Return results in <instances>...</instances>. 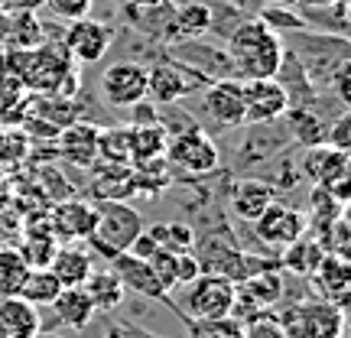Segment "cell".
I'll list each match as a JSON object with an SVG mask.
<instances>
[{
  "label": "cell",
  "instance_id": "1",
  "mask_svg": "<svg viewBox=\"0 0 351 338\" xmlns=\"http://www.w3.org/2000/svg\"><path fill=\"white\" fill-rule=\"evenodd\" d=\"M287 59V46L274 26L254 16L231 29L228 36V65L241 82L251 78H276L280 65Z\"/></svg>",
  "mask_w": 351,
  "mask_h": 338
},
{
  "label": "cell",
  "instance_id": "2",
  "mask_svg": "<svg viewBox=\"0 0 351 338\" xmlns=\"http://www.w3.org/2000/svg\"><path fill=\"white\" fill-rule=\"evenodd\" d=\"M143 215L130 208V202H98L95 205V231H91V248L101 257H117L130 248V241L143 231Z\"/></svg>",
  "mask_w": 351,
  "mask_h": 338
},
{
  "label": "cell",
  "instance_id": "3",
  "mask_svg": "<svg viewBox=\"0 0 351 338\" xmlns=\"http://www.w3.org/2000/svg\"><path fill=\"white\" fill-rule=\"evenodd\" d=\"M287 338H341L345 335V309L328 300H302L276 315Z\"/></svg>",
  "mask_w": 351,
  "mask_h": 338
},
{
  "label": "cell",
  "instance_id": "4",
  "mask_svg": "<svg viewBox=\"0 0 351 338\" xmlns=\"http://www.w3.org/2000/svg\"><path fill=\"white\" fill-rule=\"evenodd\" d=\"M166 163L182 166V169L192 176H205V173H215V169H218L221 153L215 147V140L195 124V127H186V130H179V134L169 137V143H166Z\"/></svg>",
  "mask_w": 351,
  "mask_h": 338
},
{
  "label": "cell",
  "instance_id": "5",
  "mask_svg": "<svg viewBox=\"0 0 351 338\" xmlns=\"http://www.w3.org/2000/svg\"><path fill=\"white\" fill-rule=\"evenodd\" d=\"M101 95L114 111H130L134 104L147 101V65L140 62H111L101 72Z\"/></svg>",
  "mask_w": 351,
  "mask_h": 338
},
{
  "label": "cell",
  "instance_id": "6",
  "mask_svg": "<svg viewBox=\"0 0 351 338\" xmlns=\"http://www.w3.org/2000/svg\"><path fill=\"white\" fill-rule=\"evenodd\" d=\"M186 289V309L192 319H225L234 313V283L228 276L202 270Z\"/></svg>",
  "mask_w": 351,
  "mask_h": 338
},
{
  "label": "cell",
  "instance_id": "7",
  "mask_svg": "<svg viewBox=\"0 0 351 338\" xmlns=\"http://www.w3.org/2000/svg\"><path fill=\"white\" fill-rule=\"evenodd\" d=\"M289 91L276 78H251L244 82V124L263 127L280 121L289 111Z\"/></svg>",
  "mask_w": 351,
  "mask_h": 338
},
{
  "label": "cell",
  "instance_id": "8",
  "mask_svg": "<svg viewBox=\"0 0 351 338\" xmlns=\"http://www.w3.org/2000/svg\"><path fill=\"white\" fill-rule=\"evenodd\" d=\"M202 85H205V75L179 62H160L147 69V98L153 104H176Z\"/></svg>",
  "mask_w": 351,
  "mask_h": 338
},
{
  "label": "cell",
  "instance_id": "9",
  "mask_svg": "<svg viewBox=\"0 0 351 338\" xmlns=\"http://www.w3.org/2000/svg\"><path fill=\"white\" fill-rule=\"evenodd\" d=\"M254 228H257V241L267 244V248H276V251H283L287 244L300 241L302 234H309L306 212L289 208V205H283V202H274V205L254 221Z\"/></svg>",
  "mask_w": 351,
  "mask_h": 338
},
{
  "label": "cell",
  "instance_id": "10",
  "mask_svg": "<svg viewBox=\"0 0 351 338\" xmlns=\"http://www.w3.org/2000/svg\"><path fill=\"white\" fill-rule=\"evenodd\" d=\"M111 43H114L111 26L98 23V20H91V16H82L75 23H69L65 39H62V49L69 52L72 62L91 65V62H101V59L108 56Z\"/></svg>",
  "mask_w": 351,
  "mask_h": 338
},
{
  "label": "cell",
  "instance_id": "11",
  "mask_svg": "<svg viewBox=\"0 0 351 338\" xmlns=\"http://www.w3.org/2000/svg\"><path fill=\"white\" fill-rule=\"evenodd\" d=\"M202 111L218 127H241L244 124V82L238 78H218L205 85Z\"/></svg>",
  "mask_w": 351,
  "mask_h": 338
},
{
  "label": "cell",
  "instance_id": "12",
  "mask_svg": "<svg viewBox=\"0 0 351 338\" xmlns=\"http://www.w3.org/2000/svg\"><path fill=\"white\" fill-rule=\"evenodd\" d=\"M46 221L56 241H88L95 231V205L82 199H59Z\"/></svg>",
  "mask_w": 351,
  "mask_h": 338
},
{
  "label": "cell",
  "instance_id": "13",
  "mask_svg": "<svg viewBox=\"0 0 351 338\" xmlns=\"http://www.w3.org/2000/svg\"><path fill=\"white\" fill-rule=\"evenodd\" d=\"M98 127L85 124V121H72L69 127L59 130V156L65 163L91 169L98 166Z\"/></svg>",
  "mask_w": 351,
  "mask_h": 338
},
{
  "label": "cell",
  "instance_id": "14",
  "mask_svg": "<svg viewBox=\"0 0 351 338\" xmlns=\"http://www.w3.org/2000/svg\"><path fill=\"white\" fill-rule=\"evenodd\" d=\"M313 280L319 300H328L335 306H348V289H351V263L348 257H339V254H326L322 263L315 267V274L309 276Z\"/></svg>",
  "mask_w": 351,
  "mask_h": 338
},
{
  "label": "cell",
  "instance_id": "15",
  "mask_svg": "<svg viewBox=\"0 0 351 338\" xmlns=\"http://www.w3.org/2000/svg\"><path fill=\"white\" fill-rule=\"evenodd\" d=\"M43 319L33 302L23 296H0V338H36Z\"/></svg>",
  "mask_w": 351,
  "mask_h": 338
},
{
  "label": "cell",
  "instance_id": "16",
  "mask_svg": "<svg viewBox=\"0 0 351 338\" xmlns=\"http://www.w3.org/2000/svg\"><path fill=\"white\" fill-rule=\"evenodd\" d=\"M302 173L313 179L315 186L328 189L332 182H339L348 176V153L335 150L328 143H315V147H306V156H302Z\"/></svg>",
  "mask_w": 351,
  "mask_h": 338
},
{
  "label": "cell",
  "instance_id": "17",
  "mask_svg": "<svg viewBox=\"0 0 351 338\" xmlns=\"http://www.w3.org/2000/svg\"><path fill=\"white\" fill-rule=\"evenodd\" d=\"M276 202V186L263 182V179H241L234 192H231V212L241 221H257L270 205Z\"/></svg>",
  "mask_w": 351,
  "mask_h": 338
},
{
  "label": "cell",
  "instance_id": "18",
  "mask_svg": "<svg viewBox=\"0 0 351 338\" xmlns=\"http://www.w3.org/2000/svg\"><path fill=\"white\" fill-rule=\"evenodd\" d=\"M111 261H114L111 270L117 274V280L124 283V289H134V293L150 296V300H169V296L163 293V287L156 283L153 270L143 261H134L130 254H117V257H111Z\"/></svg>",
  "mask_w": 351,
  "mask_h": 338
},
{
  "label": "cell",
  "instance_id": "19",
  "mask_svg": "<svg viewBox=\"0 0 351 338\" xmlns=\"http://www.w3.org/2000/svg\"><path fill=\"white\" fill-rule=\"evenodd\" d=\"M49 309L56 313V319L69 328H88L91 319L98 315L95 302L88 300L85 287H62V293L56 296V302H52Z\"/></svg>",
  "mask_w": 351,
  "mask_h": 338
},
{
  "label": "cell",
  "instance_id": "20",
  "mask_svg": "<svg viewBox=\"0 0 351 338\" xmlns=\"http://www.w3.org/2000/svg\"><path fill=\"white\" fill-rule=\"evenodd\" d=\"M49 270L56 274V280H59L62 287H82L88 280V274L95 270V261H91V254H88L85 248H78V244H59Z\"/></svg>",
  "mask_w": 351,
  "mask_h": 338
},
{
  "label": "cell",
  "instance_id": "21",
  "mask_svg": "<svg viewBox=\"0 0 351 338\" xmlns=\"http://www.w3.org/2000/svg\"><path fill=\"white\" fill-rule=\"evenodd\" d=\"M95 169V195L98 202H127V195L137 192V182H134V166H91Z\"/></svg>",
  "mask_w": 351,
  "mask_h": 338
},
{
  "label": "cell",
  "instance_id": "22",
  "mask_svg": "<svg viewBox=\"0 0 351 338\" xmlns=\"http://www.w3.org/2000/svg\"><path fill=\"white\" fill-rule=\"evenodd\" d=\"M212 20H215V13H212L208 3H202V0H189V3H182V7L173 13L169 36H173L176 43L195 39V36H202V33H208V29H212Z\"/></svg>",
  "mask_w": 351,
  "mask_h": 338
},
{
  "label": "cell",
  "instance_id": "23",
  "mask_svg": "<svg viewBox=\"0 0 351 338\" xmlns=\"http://www.w3.org/2000/svg\"><path fill=\"white\" fill-rule=\"evenodd\" d=\"M169 134L160 124H134L130 127V166L150 163V160H163Z\"/></svg>",
  "mask_w": 351,
  "mask_h": 338
},
{
  "label": "cell",
  "instance_id": "24",
  "mask_svg": "<svg viewBox=\"0 0 351 338\" xmlns=\"http://www.w3.org/2000/svg\"><path fill=\"white\" fill-rule=\"evenodd\" d=\"M82 287H85L88 300L95 302V309H98V313H114V309L124 302V296H127L124 283L117 280L114 270H91Z\"/></svg>",
  "mask_w": 351,
  "mask_h": 338
},
{
  "label": "cell",
  "instance_id": "25",
  "mask_svg": "<svg viewBox=\"0 0 351 338\" xmlns=\"http://www.w3.org/2000/svg\"><path fill=\"white\" fill-rule=\"evenodd\" d=\"M322 257H326V248L319 244V238L302 234L300 241H293V244L283 248L280 263H283V270H289V274H296V276H313L315 267L322 263Z\"/></svg>",
  "mask_w": 351,
  "mask_h": 338
},
{
  "label": "cell",
  "instance_id": "26",
  "mask_svg": "<svg viewBox=\"0 0 351 338\" xmlns=\"http://www.w3.org/2000/svg\"><path fill=\"white\" fill-rule=\"evenodd\" d=\"M59 293H62V283L56 280V274H52L49 267H29L23 287H20V296H23L26 302H33L36 309L52 306Z\"/></svg>",
  "mask_w": 351,
  "mask_h": 338
},
{
  "label": "cell",
  "instance_id": "27",
  "mask_svg": "<svg viewBox=\"0 0 351 338\" xmlns=\"http://www.w3.org/2000/svg\"><path fill=\"white\" fill-rule=\"evenodd\" d=\"M29 263L23 261V254L10 244H0V296H20Z\"/></svg>",
  "mask_w": 351,
  "mask_h": 338
},
{
  "label": "cell",
  "instance_id": "28",
  "mask_svg": "<svg viewBox=\"0 0 351 338\" xmlns=\"http://www.w3.org/2000/svg\"><path fill=\"white\" fill-rule=\"evenodd\" d=\"M16 251L23 254V261L29 263V267H49L56 251H59V241H56V234L49 231V221L43 225V231H29Z\"/></svg>",
  "mask_w": 351,
  "mask_h": 338
},
{
  "label": "cell",
  "instance_id": "29",
  "mask_svg": "<svg viewBox=\"0 0 351 338\" xmlns=\"http://www.w3.org/2000/svg\"><path fill=\"white\" fill-rule=\"evenodd\" d=\"M153 238H156V244L163 248V251L169 254H189L195 251V231L189 225H182V221H163V225H150L147 228Z\"/></svg>",
  "mask_w": 351,
  "mask_h": 338
},
{
  "label": "cell",
  "instance_id": "30",
  "mask_svg": "<svg viewBox=\"0 0 351 338\" xmlns=\"http://www.w3.org/2000/svg\"><path fill=\"white\" fill-rule=\"evenodd\" d=\"M10 43L16 52H29L43 46V23L36 20V13L33 10H16L10 20Z\"/></svg>",
  "mask_w": 351,
  "mask_h": 338
},
{
  "label": "cell",
  "instance_id": "31",
  "mask_svg": "<svg viewBox=\"0 0 351 338\" xmlns=\"http://www.w3.org/2000/svg\"><path fill=\"white\" fill-rule=\"evenodd\" d=\"M130 166V127H111L98 134V163Z\"/></svg>",
  "mask_w": 351,
  "mask_h": 338
},
{
  "label": "cell",
  "instance_id": "32",
  "mask_svg": "<svg viewBox=\"0 0 351 338\" xmlns=\"http://www.w3.org/2000/svg\"><path fill=\"white\" fill-rule=\"evenodd\" d=\"M244 322L234 315L225 319H189V338H241Z\"/></svg>",
  "mask_w": 351,
  "mask_h": 338
},
{
  "label": "cell",
  "instance_id": "33",
  "mask_svg": "<svg viewBox=\"0 0 351 338\" xmlns=\"http://www.w3.org/2000/svg\"><path fill=\"white\" fill-rule=\"evenodd\" d=\"M287 114H289V124H293V134H296V140H302L306 147L326 143V130H328V124H322V121H319V117H315L313 111L300 108V111H287Z\"/></svg>",
  "mask_w": 351,
  "mask_h": 338
},
{
  "label": "cell",
  "instance_id": "34",
  "mask_svg": "<svg viewBox=\"0 0 351 338\" xmlns=\"http://www.w3.org/2000/svg\"><path fill=\"white\" fill-rule=\"evenodd\" d=\"M147 267L153 270V276H156V283L163 287L166 296H169L173 289H179V287H176V254H169V251H163V248H160V251L147 261Z\"/></svg>",
  "mask_w": 351,
  "mask_h": 338
},
{
  "label": "cell",
  "instance_id": "35",
  "mask_svg": "<svg viewBox=\"0 0 351 338\" xmlns=\"http://www.w3.org/2000/svg\"><path fill=\"white\" fill-rule=\"evenodd\" d=\"M241 338H287V332H283V326H280L276 315L263 313V315H254V319L244 322Z\"/></svg>",
  "mask_w": 351,
  "mask_h": 338
},
{
  "label": "cell",
  "instance_id": "36",
  "mask_svg": "<svg viewBox=\"0 0 351 338\" xmlns=\"http://www.w3.org/2000/svg\"><path fill=\"white\" fill-rule=\"evenodd\" d=\"M26 140L23 130H13V127H0V163H10V160H20L26 156Z\"/></svg>",
  "mask_w": 351,
  "mask_h": 338
},
{
  "label": "cell",
  "instance_id": "37",
  "mask_svg": "<svg viewBox=\"0 0 351 338\" xmlns=\"http://www.w3.org/2000/svg\"><path fill=\"white\" fill-rule=\"evenodd\" d=\"M46 7H49L59 20H65V23H75V20H82V16H88L91 13V3L95 0H43Z\"/></svg>",
  "mask_w": 351,
  "mask_h": 338
},
{
  "label": "cell",
  "instance_id": "38",
  "mask_svg": "<svg viewBox=\"0 0 351 338\" xmlns=\"http://www.w3.org/2000/svg\"><path fill=\"white\" fill-rule=\"evenodd\" d=\"M326 143L328 147H335V150L348 153L351 150V114H341L335 124L326 130Z\"/></svg>",
  "mask_w": 351,
  "mask_h": 338
},
{
  "label": "cell",
  "instance_id": "39",
  "mask_svg": "<svg viewBox=\"0 0 351 338\" xmlns=\"http://www.w3.org/2000/svg\"><path fill=\"white\" fill-rule=\"evenodd\" d=\"M199 274H202V261L195 257V251L176 254V287H189Z\"/></svg>",
  "mask_w": 351,
  "mask_h": 338
},
{
  "label": "cell",
  "instance_id": "40",
  "mask_svg": "<svg viewBox=\"0 0 351 338\" xmlns=\"http://www.w3.org/2000/svg\"><path fill=\"white\" fill-rule=\"evenodd\" d=\"M300 3H313V7H328V3H335V0H300Z\"/></svg>",
  "mask_w": 351,
  "mask_h": 338
},
{
  "label": "cell",
  "instance_id": "41",
  "mask_svg": "<svg viewBox=\"0 0 351 338\" xmlns=\"http://www.w3.org/2000/svg\"><path fill=\"white\" fill-rule=\"evenodd\" d=\"M276 7H293V3H300V0H274Z\"/></svg>",
  "mask_w": 351,
  "mask_h": 338
},
{
  "label": "cell",
  "instance_id": "42",
  "mask_svg": "<svg viewBox=\"0 0 351 338\" xmlns=\"http://www.w3.org/2000/svg\"><path fill=\"white\" fill-rule=\"evenodd\" d=\"M3 10H10V0H0V13Z\"/></svg>",
  "mask_w": 351,
  "mask_h": 338
},
{
  "label": "cell",
  "instance_id": "43",
  "mask_svg": "<svg viewBox=\"0 0 351 338\" xmlns=\"http://www.w3.org/2000/svg\"><path fill=\"white\" fill-rule=\"evenodd\" d=\"M36 338H56V335H43V332H39V335Z\"/></svg>",
  "mask_w": 351,
  "mask_h": 338
}]
</instances>
